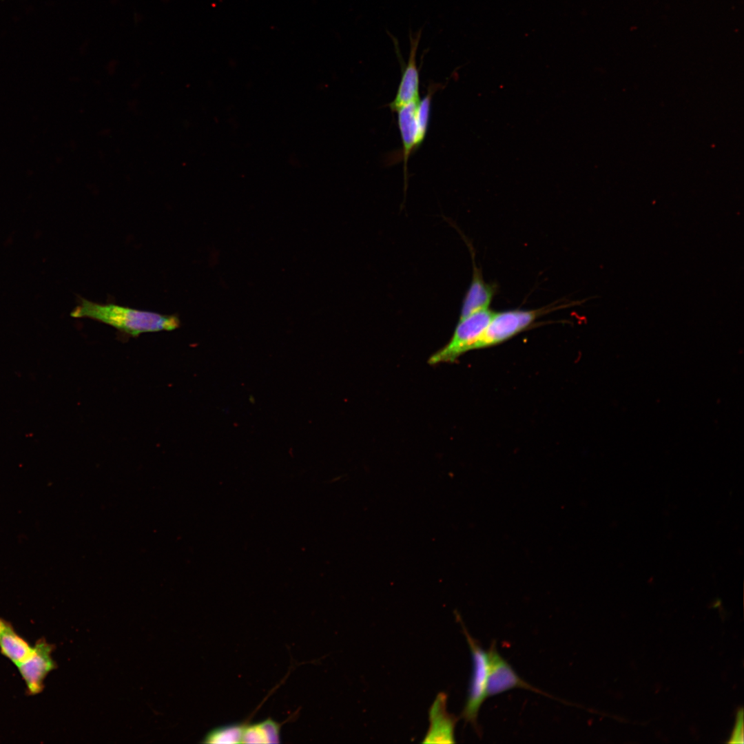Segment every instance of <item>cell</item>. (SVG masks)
<instances>
[{"mask_svg":"<svg viewBox=\"0 0 744 744\" xmlns=\"http://www.w3.org/2000/svg\"><path fill=\"white\" fill-rule=\"evenodd\" d=\"M71 316L97 320L132 337L143 333L172 331L180 326L176 315L141 311L113 303L100 304L83 298L79 299Z\"/></svg>","mask_w":744,"mask_h":744,"instance_id":"obj_1","label":"cell"},{"mask_svg":"<svg viewBox=\"0 0 744 744\" xmlns=\"http://www.w3.org/2000/svg\"><path fill=\"white\" fill-rule=\"evenodd\" d=\"M495 311L487 309L474 313L459 320L454 332L448 343L433 354L430 364L453 362L467 351L475 350V347L491 320Z\"/></svg>","mask_w":744,"mask_h":744,"instance_id":"obj_2","label":"cell"},{"mask_svg":"<svg viewBox=\"0 0 744 744\" xmlns=\"http://www.w3.org/2000/svg\"><path fill=\"white\" fill-rule=\"evenodd\" d=\"M469 645L473 663L472 674L468 690L467 699L461 716L471 723L477 732H479L477 716L481 705L487 698L486 687L488 674V657L478 641L473 639L462 623L460 616L456 614Z\"/></svg>","mask_w":744,"mask_h":744,"instance_id":"obj_3","label":"cell"},{"mask_svg":"<svg viewBox=\"0 0 744 744\" xmlns=\"http://www.w3.org/2000/svg\"><path fill=\"white\" fill-rule=\"evenodd\" d=\"M545 311L543 309H510L494 312L484 333L477 341L475 349L497 345L532 325Z\"/></svg>","mask_w":744,"mask_h":744,"instance_id":"obj_4","label":"cell"},{"mask_svg":"<svg viewBox=\"0 0 744 744\" xmlns=\"http://www.w3.org/2000/svg\"><path fill=\"white\" fill-rule=\"evenodd\" d=\"M54 646L45 639H38L30 655L17 667L25 682L27 693L36 695L44 689L47 675L56 668L52 657Z\"/></svg>","mask_w":744,"mask_h":744,"instance_id":"obj_5","label":"cell"},{"mask_svg":"<svg viewBox=\"0 0 744 744\" xmlns=\"http://www.w3.org/2000/svg\"><path fill=\"white\" fill-rule=\"evenodd\" d=\"M487 652L488 657L487 697L515 688H524L542 693L518 676L510 664L499 654L494 643L491 644Z\"/></svg>","mask_w":744,"mask_h":744,"instance_id":"obj_6","label":"cell"},{"mask_svg":"<svg viewBox=\"0 0 744 744\" xmlns=\"http://www.w3.org/2000/svg\"><path fill=\"white\" fill-rule=\"evenodd\" d=\"M429 727L422 743H454L455 716L447 711V694L440 692L428 712Z\"/></svg>","mask_w":744,"mask_h":744,"instance_id":"obj_7","label":"cell"},{"mask_svg":"<svg viewBox=\"0 0 744 744\" xmlns=\"http://www.w3.org/2000/svg\"><path fill=\"white\" fill-rule=\"evenodd\" d=\"M421 32L410 37V52L406 65L404 68L400 84L393 100L389 104L392 112L413 102H418L420 98V74L417 65L416 54Z\"/></svg>","mask_w":744,"mask_h":744,"instance_id":"obj_8","label":"cell"},{"mask_svg":"<svg viewBox=\"0 0 744 744\" xmlns=\"http://www.w3.org/2000/svg\"><path fill=\"white\" fill-rule=\"evenodd\" d=\"M495 292V285L486 282L483 279L481 271L473 262V278L462 301L459 320L489 309Z\"/></svg>","mask_w":744,"mask_h":744,"instance_id":"obj_9","label":"cell"},{"mask_svg":"<svg viewBox=\"0 0 744 744\" xmlns=\"http://www.w3.org/2000/svg\"><path fill=\"white\" fill-rule=\"evenodd\" d=\"M419 102V101H418ZM418 102L410 103L396 110L397 125L402 143L404 180L406 181L407 163L410 155L417 149L416 110Z\"/></svg>","mask_w":744,"mask_h":744,"instance_id":"obj_10","label":"cell"},{"mask_svg":"<svg viewBox=\"0 0 744 744\" xmlns=\"http://www.w3.org/2000/svg\"><path fill=\"white\" fill-rule=\"evenodd\" d=\"M33 646L20 634L8 621L0 617V652L16 666L32 653Z\"/></svg>","mask_w":744,"mask_h":744,"instance_id":"obj_11","label":"cell"},{"mask_svg":"<svg viewBox=\"0 0 744 744\" xmlns=\"http://www.w3.org/2000/svg\"><path fill=\"white\" fill-rule=\"evenodd\" d=\"M280 724L269 718L262 722L245 725L242 743H279Z\"/></svg>","mask_w":744,"mask_h":744,"instance_id":"obj_12","label":"cell"},{"mask_svg":"<svg viewBox=\"0 0 744 744\" xmlns=\"http://www.w3.org/2000/svg\"><path fill=\"white\" fill-rule=\"evenodd\" d=\"M440 87L441 84L431 83L427 88V92L425 96L422 99H420L417 103L416 110L417 148L422 144L427 132L433 94Z\"/></svg>","mask_w":744,"mask_h":744,"instance_id":"obj_13","label":"cell"},{"mask_svg":"<svg viewBox=\"0 0 744 744\" xmlns=\"http://www.w3.org/2000/svg\"><path fill=\"white\" fill-rule=\"evenodd\" d=\"M245 725L230 724L218 727L211 730L204 738L205 743H242Z\"/></svg>","mask_w":744,"mask_h":744,"instance_id":"obj_14","label":"cell"}]
</instances>
